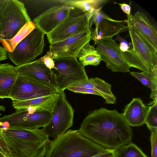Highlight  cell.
I'll return each instance as SVG.
<instances>
[{"label": "cell", "mask_w": 157, "mask_h": 157, "mask_svg": "<svg viewBox=\"0 0 157 157\" xmlns=\"http://www.w3.org/2000/svg\"><path fill=\"white\" fill-rule=\"evenodd\" d=\"M39 59L42 61L45 66L51 70L54 69L56 70L54 60L50 58V56L48 54L42 57Z\"/></svg>", "instance_id": "1f68e13d"}, {"label": "cell", "mask_w": 157, "mask_h": 157, "mask_svg": "<svg viewBox=\"0 0 157 157\" xmlns=\"http://www.w3.org/2000/svg\"><path fill=\"white\" fill-rule=\"evenodd\" d=\"M93 157H116V149H108L106 151Z\"/></svg>", "instance_id": "836d02e7"}, {"label": "cell", "mask_w": 157, "mask_h": 157, "mask_svg": "<svg viewBox=\"0 0 157 157\" xmlns=\"http://www.w3.org/2000/svg\"><path fill=\"white\" fill-rule=\"evenodd\" d=\"M53 94L25 100H12V106L16 109L29 106H36L50 99Z\"/></svg>", "instance_id": "d4e9b609"}, {"label": "cell", "mask_w": 157, "mask_h": 157, "mask_svg": "<svg viewBox=\"0 0 157 157\" xmlns=\"http://www.w3.org/2000/svg\"><path fill=\"white\" fill-rule=\"evenodd\" d=\"M120 6L123 12L127 15H129L131 13V8L130 5L125 3H118Z\"/></svg>", "instance_id": "e575fe53"}, {"label": "cell", "mask_w": 157, "mask_h": 157, "mask_svg": "<svg viewBox=\"0 0 157 157\" xmlns=\"http://www.w3.org/2000/svg\"><path fill=\"white\" fill-rule=\"evenodd\" d=\"M3 157H5V156H4Z\"/></svg>", "instance_id": "f35d334b"}, {"label": "cell", "mask_w": 157, "mask_h": 157, "mask_svg": "<svg viewBox=\"0 0 157 157\" xmlns=\"http://www.w3.org/2000/svg\"><path fill=\"white\" fill-rule=\"evenodd\" d=\"M116 157H148L132 142L116 149Z\"/></svg>", "instance_id": "cb8c5ba5"}, {"label": "cell", "mask_w": 157, "mask_h": 157, "mask_svg": "<svg viewBox=\"0 0 157 157\" xmlns=\"http://www.w3.org/2000/svg\"><path fill=\"white\" fill-rule=\"evenodd\" d=\"M19 75L15 67L9 63L0 64V98H9Z\"/></svg>", "instance_id": "d6986e66"}, {"label": "cell", "mask_w": 157, "mask_h": 157, "mask_svg": "<svg viewBox=\"0 0 157 157\" xmlns=\"http://www.w3.org/2000/svg\"><path fill=\"white\" fill-rule=\"evenodd\" d=\"M96 45L101 60L105 63L108 69L113 72H129L131 67L124 59L119 44L113 37L103 38Z\"/></svg>", "instance_id": "4fadbf2b"}, {"label": "cell", "mask_w": 157, "mask_h": 157, "mask_svg": "<svg viewBox=\"0 0 157 157\" xmlns=\"http://www.w3.org/2000/svg\"><path fill=\"white\" fill-rule=\"evenodd\" d=\"M78 58L81 64L85 67L87 65L98 66L102 61L96 48L88 43L81 49Z\"/></svg>", "instance_id": "44dd1931"}, {"label": "cell", "mask_w": 157, "mask_h": 157, "mask_svg": "<svg viewBox=\"0 0 157 157\" xmlns=\"http://www.w3.org/2000/svg\"><path fill=\"white\" fill-rule=\"evenodd\" d=\"M151 157H157V129L151 131Z\"/></svg>", "instance_id": "f546056e"}, {"label": "cell", "mask_w": 157, "mask_h": 157, "mask_svg": "<svg viewBox=\"0 0 157 157\" xmlns=\"http://www.w3.org/2000/svg\"><path fill=\"white\" fill-rule=\"evenodd\" d=\"M31 21L23 2L18 0H7L0 12V40L12 38Z\"/></svg>", "instance_id": "5b68a950"}, {"label": "cell", "mask_w": 157, "mask_h": 157, "mask_svg": "<svg viewBox=\"0 0 157 157\" xmlns=\"http://www.w3.org/2000/svg\"><path fill=\"white\" fill-rule=\"evenodd\" d=\"M92 28L62 41L50 44L47 54L54 60L60 58H77L82 48L92 38Z\"/></svg>", "instance_id": "7c38bea8"}, {"label": "cell", "mask_w": 157, "mask_h": 157, "mask_svg": "<svg viewBox=\"0 0 157 157\" xmlns=\"http://www.w3.org/2000/svg\"><path fill=\"white\" fill-rule=\"evenodd\" d=\"M58 92L57 89L50 85L19 75L11 89L10 98L11 100H25Z\"/></svg>", "instance_id": "8fae6325"}, {"label": "cell", "mask_w": 157, "mask_h": 157, "mask_svg": "<svg viewBox=\"0 0 157 157\" xmlns=\"http://www.w3.org/2000/svg\"><path fill=\"white\" fill-rule=\"evenodd\" d=\"M51 112H28L25 108L16 109L15 113L0 117V128L36 129L44 127L48 122Z\"/></svg>", "instance_id": "ba28073f"}, {"label": "cell", "mask_w": 157, "mask_h": 157, "mask_svg": "<svg viewBox=\"0 0 157 157\" xmlns=\"http://www.w3.org/2000/svg\"><path fill=\"white\" fill-rule=\"evenodd\" d=\"M130 74L139 80L143 85L151 88L153 79V75L151 71L150 73L144 71L141 72H130Z\"/></svg>", "instance_id": "83f0119b"}, {"label": "cell", "mask_w": 157, "mask_h": 157, "mask_svg": "<svg viewBox=\"0 0 157 157\" xmlns=\"http://www.w3.org/2000/svg\"><path fill=\"white\" fill-rule=\"evenodd\" d=\"M126 21L135 27L156 49L157 31L146 15L140 11L127 15Z\"/></svg>", "instance_id": "2e32d148"}, {"label": "cell", "mask_w": 157, "mask_h": 157, "mask_svg": "<svg viewBox=\"0 0 157 157\" xmlns=\"http://www.w3.org/2000/svg\"><path fill=\"white\" fill-rule=\"evenodd\" d=\"M71 9L65 4L48 9L33 19L35 27L46 35L53 30L70 15Z\"/></svg>", "instance_id": "5bb4252c"}, {"label": "cell", "mask_w": 157, "mask_h": 157, "mask_svg": "<svg viewBox=\"0 0 157 157\" xmlns=\"http://www.w3.org/2000/svg\"><path fill=\"white\" fill-rule=\"evenodd\" d=\"M131 40L132 47L122 52L130 67L150 73L157 67V49L134 26L124 20Z\"/></svg>", "instance_id": "277c9868"}, {"label": "cell", "mask_w": 157, "mask_h": 157, "mask_svg": "<svg viewBox=\"0 0 157 157\" xmlns=\"http://www.w3.org/2000/svg\"><path fill=\"white\" fill-rule=\"evenodd\" d=\"M1 113H0V116L1 115ZM1 130L0 128V133H1Z\"/></svg>", "instance_id": "74e56055"}, {"label": "cell", "mask_w": 157, "mask_h": 157, "mask_svg": "<svg viewBox=\"0 0 157 157\" xmlns=\"http://www.w3.org/2000/svg\"><path fill=\"white\" fill-rule=\"evenodd\" d=\"M70 86L93 89L98 92L107 104H114L116 99L111 90V85L98 77L92 78L75 83Z\"/></svg>", "instance_id": "ac0fdd59"}, {"label": "cell", "mask_w": 157, "mask_h": 157, "mask_svg": "<svg viewBox=\"0 0 157 157\" xmlns=\"http://www.w3.org/2000/svg\"><path fill=\"white\" fill-rule=\"evenodd\" d=\"M15 68L19 75L50 85L58 90L56 76L54 72L39 59L15 67Z\"/></svg>", "instance_id": "9a60e30c"}, {"label": "cell", "mask_w": 157, "mask_h": 157, "mask_svg": "<svg viewBox=\"0 0 157 157\" xmlns=\"http://www.w3.org/2000/svg\"><path fill=\"white\" fill-rule=\"evenodd\" d=\"M151 71L152 74L153 79L150 98L153 99V101H157V67Z\"/></svg>", "instance_id": "f1b7e54d"}, {"label": "cell", "mask_w": 157, "mask_h": 157, "mask_svg": "<svg viewBox=\"0 0 157 157\" xmlns=\"http://www.w3.org/2000/svg\"><path fill=\"white\" fill-rule=\"evenodd\" d=\"M116 40L119 42V48L122 52H126L130 49V44L128 43L124 38L117 35Z\"/></svg>", "instance_id": "4dcf8cb0"}, {"label": "cell", "mask_w": 157, "mask_h": 157, "mask_svg": "<svg viewBox=\"0 0 157 157\" xmlns=\"http://www.w3.org/2000/svg\"><path fill=\"white\" fill-rule=\"evenodd\" d=\"M35 28L32 21L28 22L12 38L9 40H1L0 42L7 52H12L16 46Z\"/></svg>", "instance_id": "7402d4cb"}, {"label": "cell", "mask_w": 157, "mask_h": 157, "mask_svg": "<svg viewBox=\"0 0 157 157\" xmlns=\"http://www.w3.org/2000/svg\"><path fill=\"white\" fill-rule=\"evenodd\" d=\"M92 13L69 16L51 33L47 34L50 44L60 41L91 28Z\"/></svg>", "instance_id": "30bf717a"}, {"label": "cell", "mask_w": 157, "mask_h": 157, "mask_svg": "<svg viewBox=\"0 0 157 157\" xmlns=\"http://www.w3.org/2000/svg\"><path fill=\"white\" fill-rule=\"evenodd\" d=\"M79 130L86 137L106 149H117L132 142L133 134L122 113L101 107L90 112Z\"/></svg>", "instance_id": "6da1fadb"}, {"label": "cell", "mask_w": 157, "mask_h": 157, "mask_svg": "<svg viewBox=\"0 0 157 157\" xmlns=\"http://www.w3.org/2000/svg\"><path fill=\"white\" fill-rule=\"evenodd\" d=\"M12 157H44L50 141L42 129H1Z\"/></svg>", "instance_id": "7a4b0ae2"}, {"label": "cell", "mask_w": 157, "mask_h": 157, "mask_svg": "<svg viewBox=\"0 0 157 157\" xmlns=\"http://www.w3.org/2000/svg\"><path fill=\"white\" fill-rule=\"evenodd\" d=\"M157 101H153L152 105L148 107L145 118V124L149 130L157 129Z\"/></svg>", "instance_id": "484cf974"}, {"label": "cell", "mask_w": 157, "mask_h": 157, "mask_svg": "<svg viewBox=\"0 0 157 157\" xmlns=\"http://www.w3.org/2000/svg\"><path fill=\"white\" fill-rule=\"evenodd\" d=\"M125 24L124 20H102L99 24L97 34L93 40L94 45L98 40L103 38L113 37L120 33L127 31L128 27L125 25Z\"/></svg>", "instance_id": "ffe728a7"}, {"label": "cell", "mask_w": 157, "mask_h": 157, "mask_svg": "<svg viewBox=\"0 0 157 157\" xmlns=\"http://www.w3.org/2000/svg\"><path fill=\"white\" fill-rule=\"evenodd\" d=\"M7 0H0V12L3 8Z\"/></svg>", "instance_id": "d590c367"}, {"label": "cell", "mask_w": 157, "mask_h": 157, "mask_svg": "<svg viewBox=\"0 0 157 157\" xmlns=\"http://www.w3.org/2000/svg\"><path fill=\"white\" fill-rule=\"evenodd\" d=\"M107 149L86 137L79 129H71L50 141L45 156L93 157Z\"/></svg>", "instance_id": "3957f363"}, {"label": "cell", "mask_w": 157, "mask_h": 157, "mask_svg": "<svg viewBox=\"0 0 157 157\" xmlns=\"http://www.w3.org/2000/svg\"><path fill=\"white\" fill-rule=\"evenodd\" d=\"M4 156L0 152V157H3Z\"/></svg>", "instance_id": "8d00e7d4"}, {"label": "cell", "mask_w": 157, "mask_h": 157, "mask_svg": "<svg viewBox=\"0 0 157 157\" xmlns=\"http://www.w3.org/2000/svg\"><path fill=\"white\" fill-rule=\"evenodd\" d=\"M54 72L59 91H64L72 85L89 79L83 67L77 58H60L54 60Z\"/></svg>", "instance_id": "9c48e42d"}, {"label": "cell", "mask_w": 157, "mask_h": 157, "mask_svg": "<svg viewBox=\"0 0 157 157\" xmlns=\"http://www.w3.org/2000/svg\"><path fill=\"white\" fill-rule=\"evenodd\" d=\"M0 152L5 157H12L1 133H0Z\"/></svg>", "instance_id": "d6a6232c"}, {"label": "cell", "mask_w": 157, "mask_h": 157, "mask_svg": "<svg viewBox=\"0 0 157 157\" xmlns=\"http://www.w3.org/2000/svg\"><path fill=\"white\" fill-rule=\"evenodd\" d=\"M45 34L35 27L16 46L12 52H7L10 59L17 66L32 62L43 52Z\"/></svg>", "instance_id": "8992f818"}, {"label": "cell", "mask_w": 157, "mask_h": 157, "mask_svg": "<svg viewBox=\"0 0 157 157\" xmlns=\"http://www.w3.org/2000/svg\"><path fill=\"white\" fill-rule=\"evenodd\" d=\"M148 109L140 98H134L125 106L122 114L130 126L139 127L145 124Z\"/></svg>", "instance_id": "e0dca14e"}, {"label": "cell", "mask_w": 157, "mask_h": 157, "mask_svg": "<svg viewBox=\"0 0 157 157\" xmlns=\"http://www.w3.org/2000/svg\"><path fill=\"white\" fill-rule=\"evenodd\" d=\"M102 7L95 10L93 13L92 20L93 23L95 26V28L93 30V40L97 34L99 24L102 20L106 19L111 21H115L116 20L112 19L105 14L101 10Z\"/></svg>", "instance_id": "4316f807"}, {"label": "cell", "mask_w": 157, "mask_h": 157, "mask_svg": "<svg viewBox=\"0 0 157 157\" xmlns=\"http://www.w3.org/2000/svg\"><path fill=\"white\" fill-rule=\"evenodd\" d=\"M109 1L106 0H70L66 1L64 3L69 5L71 10L76 9L82 13H93Z\"/></svg>", "instance_id": "603a6c76"}, {"label": "cell", "mask_w": 157, "mask_h": 157, "mask_svg": "<svg viewBox=\"0 0 157 157\" xmlns=\"http://www.w3.org/2000/svg\"><path fill=\"white\" fill-rule=\"evenodd\" d=\"M50 120L42 130L54 138L64 133L72 126L74 110L67 100L64 91H59Z\"/></svg>", "instance_id": "52a82bcc"}]
</instances>
